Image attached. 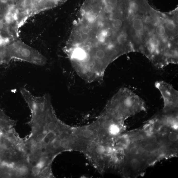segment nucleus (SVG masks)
Returning <instances> with one entry per match:
<instances>
[{
  "label": "nucleus",
  "instance_id": "1",
  "mask_svg": "<svg viewBox=\"0 0 178 178\" xmlns=\"http://www.w3.org/2000/svg\"><path fill=\"white\" fill-rule=\"evenodd\" d=\"M147 110L145 102L127 87H123L112 97L103 112L122 122Z\"/></svg>",
  "mask_w": 178,
  "mask_h": 178
},
{
  "label": "nucleus",
  "instance_id": "2",
  "mask_svg": "<svg viewBox=\"0 0 178 178\" xmlns=\"http://www.w3.org/2000/svg\"><path fill=\"white\" fill-rule=\"evenodd\" d=\"M4 56L5 63L14 59L40 66H44L47 62V58L43 55L19 38L13 39L6 45Z\"/></svg>",
  "mask_w": 178,
  "mask_h": 178
},
{
  "label": "nucleus",
  "instance_id": "3",
  "mask_svg": "<svg viewBox=\"0 0 178 178\" xmlns=\"http://www.w3.org/2000/svg\"><path fill=\"white\" fill-rule=\"evenodd\" d=\"M155 85L163 98V112L170 113L178 112V91L171 84L164 81L156 82Z\"/></svg>",
  "mask_w": 178,
  "mask_h": 178
},
{
  "label": "nucleus",
  "instance_id": "4",
  "mask_svg": "<svg viewBox=\"0 0 178 178\" xmlns=\"http://www.w3.org/2000/svg\"><path fill=\"white\" fill-rule=\"evenodd\" d=\"M134 29L137 32H141L144 28V24L142 20L139 18L135 19L132 23Z\"/></svg>",
  "mask_w": 178,
  "mask_h": 178
},
{
  "label": "nucleus",
  "instance_id": "5",
  "mask_svg": "<svg viewBox=\"0 0 178 178\" xmlns=\"http://www.w3.org/2000/svg\"><path fill=\"white\" fill-rule=\"evenodd\" d=\"M127 39V35L124 32H122L116 37V43L119 46H121L126 43Z\"/></svg>",
  "mask_w": 178,
  "mask_h": 178
},
{
  "label": "nucleus",
  "instance_id": "6",
  "mask_svg": "<svg viewBox=\"0 0 178 178\" xmlns=\"http://www.w3.org/2000/svg\"><path fill=\"white\" fill-rule=\"evenodd\" d=\"M123 23L122 20L119 19H115L112 20L111 23V26L113 29H120L123 26Z\"/></svg>",
  "mask_w": 178,
  "mask_h": 178
},
{
  "label": "nucleus",
  "instance_id": "7",
  "mask_svg": "<svg viewBox=\"0 0 178 178\" xmlns=\"http://www.w3.org/2000/svg\"><path fill=\"white\" fill-rule=\"evenodd\" d=\"M129 8L130 11L132 13H136L138 11L139 9L138 5L137 3L134 1H131L130 2Z\"/></svg>",
  "mask_w": 178,
  "mask_h": 178
},
{
  "label": "nucleus",
  "instance_id": "8",
  "mask_svg": "<svg viewBox=\"0 0 178 178\" xmlns=\"http://www.w3.org/2000/svg\"><path fill=\"white\" fill-rule=\"evenodd\" d=\"M166 28L170 31L174 30L176 27V25L174 21L171 20H168L166 22Z\"/></svg>",
  "mask_w": 178,
  "mask_h": 178
},
{
  "label": "nucleus",
  "instance_id": "9",
  "mask_svg": "<svg viewBox=\"0 0 178 178\" xmlns=\"http://www.w3.org/2000/svg\"><path fill=\"white\" fill-rule=\"evenodd\" d=\"M156 31L158 35L160 36H163L165 33V28L162 25H159L157 27Z\"/></svg>",
  "mask_w": 178,
  "mask_h": 178
},
{
  "label": "nucleus",
  "instance_id": "10",
  "mask_svg": "<svg viewBox=\"0 0 178 178\" xmlns=\"http://www.w3.org/2000/svg\"><path fill=\"white\" fill-rule=\"evenodd\" d=\"M60 140L58 138H56L53 140L52 144L54 148L57 149L60 147Z\"/></svg>",
  "mask_w": 178,
  "mask_h": 178
},
{
  "label": "nucleus",
  "instance_id": "11",
  "mask_svg": "<svg viewBox=\"0 0 178 178\" xmlns=\"http://www.w3.org/2000/svg\"><path fill=\"white\" fill-rule=\"evenodd\" d=\"M20 174L22 176H25L27 175L28 172V169L26 166H24L20 169Z\"/></svg>",
  "mask_w": 178,
  "mask_h": 178
},
{
  "label": "nucleus",
  "instance_id": "12",
  "mask_svg": "<svg viewBox=\"0 0 178 178\" xmlns=\"http://www.w3.org/2000/svg\"><path fill=\"white\" fill-rule=\"evenodd\" d=\"M41 169V167L37 164L32 168V173L34 175H38L40 173Z\"/></svg>",
  "mask_w": 178,
  "mask_h": 178
},
{
  "label": "nucleus",
  "instance_id": "13",
  "mask_svg": "<svg viewBox=\"0 0 178 178\" xmlns=\"http://www.w3.org/2000/svg\"><path fill=\"white\" fill-rule=\"evenodd\" d=\"M55 136V134L53 131H50L47 134L46 137L48 138L50 140L53 139Z\"/></svg>",
  "mask_w": 178,
  "mask_h": 178
},
{
  "label": "nucleus",
  "instance_id": "14",
  "mask_svg": "<svg viewBox=\"0 0 178 178\" xmlns=\"http://www.w3.org/2000/svg\"><path fill=\"white\" fill-rule=\"evenodd\" d=\"M44 137L42 135L39 134L37 136L36 139L38 141H41L44 140Z\"/></svg>",
  "mask_w": 178,
  "mask_h": 178
},
{
  "label": "nucleus",
  "instance_id": "15",
  "mask_svg": "<svg viewBox=\"0 0 178 178\" xmlns=\"http://www.w3.org/2000/svg\"><path fill=\"white\" fill-rule=\"evenodd\" d=\"M42 146H43V145H42V143L40 142V141H39L36 143L35 146L36 149L38 150H40L42 149Z\"/></svg>",
  "mask_w": 178,
  "mask_h": 178
}]
</instances>
